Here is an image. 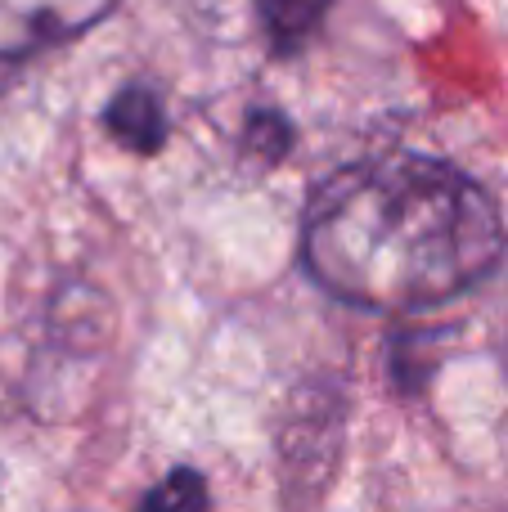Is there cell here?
<instances>
[{
  "instance_id": "7a4b0ae2",
  "label": "cell",
  "mask_w": 508,
  "mask_h": 512,
  "mask_svg": "<svg viewBox=\"0 0 508 512\" xmlns=\"http://www.w3.org/2000/svg\"><path fill=\"white\" fill-rule=\"evenodd\" d=\"M117 0H0V90L36 59L104 23Z\"/></svg>"
},
{
  "instance_id": "3957f363",
  "label": "cell",
  "mask_w": 508,
  "mask_h": 512,
  "mask_svg": "<svg viewBox=\"0 0 508 512\" xmlns=\"http://www.w3.org/2000/svg\"><path fill=\"white\" fill-rule=\"evenodd\" d=\"M104 131L113 135L126 153H140V158L162 153V144H167V135H171V122H167V108H162L158 90L144 86V81L122 86L104 104Z\"/></svg>"
},
{
  "instance_id": "277c9868",
  "label": "cell",
  "mask_w": 508,
  "mask_h": 512,
  "mask_svg": "<svg viewBox=\"0 0 508 512\" xmlns=\"http://www.w3.org/2000/svg\"><path fill=\"white\" fill-rule=\"evenodd\" d=\"M252 9H257V27L266 36L270 54L293 59L320 36L333 0H252Z\"/></svg>"
},
{
  "instance_id": "8992f818",
  "label": "cell",
  "mask_w": 508,
  "mask_h": 512,
  "mask_svg": "<svg viewBox=\"0 0 508 512\" xmlns=\"http://www.w3.org/2000/svg\"><path fill=\"white\" fill-rule=\"evenodd\" d=\"M288 149H293V122L279 108H252L248 126H243V153L275 167V162H284Z\"/></svg>"
},
{
  "instance_id": "6da1fadb",
  "label": "cell",
  "mask_w": 508,
  "mask_h": 512,
  "mask_svg": "<svg viewBox=\"0 0 508 512\" xmlns=\"http://www.w3.org/2000/svg\"><path fill=\"white\" fill-rule=\"evenodd\" d=\"M508 252L500 203L428 153L365 158L320 180L302 216V265L365 310H428L491 279Z\"/></svg>"
},
{
  "instance_id": "5b68a950",
  "label": "cell",
  "mask_w": 508,
  "mask_h": 512,
  "mask_svg": "<svg viewBox=\"0 0 508 512\" xmlns=\"http://www.w3.org/2000/svg\"><path fill=\"white\" fill-rule=\"evenodd\" d=\"M212 495L198 468H171L162 477V486H153V495H144V504L135 512H207Z\"/></svg>"
}]
</instances>
